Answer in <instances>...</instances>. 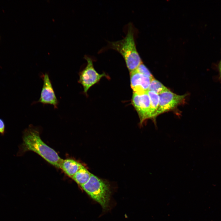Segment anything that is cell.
Masks as SVG:
<instances>
[{"label":"cell","mask_w":221,"mask_h":221,"mask_svg":"<svg viewBox=\"0 0 221 221\" xmlns=\"http://www.w3.org/2000/svg\"><path fill=\"white\" fill-rule=\"evenodd\" d=\"M22 143L19 146L17 156L22 155L26 151H33L55 167L59 168L62 159L56 152L48 146L41 139L39 131L32 126L23 132Z\"/></svg>","instance_id":"obj_1"},{"label":"cell","mask_w":221,"mask_h":221,"mask_svg":"<svg viewBox=\"0 0 221 221\" xmlns=\"http://www.w3.org/2000/svg\"><path fill=\"white\" fill-rule=\"evenodd\" d=\"M110 46L121 55L130 72L136 70L142 63L136 49L133 28L131 25L128 26L125 37L121 40L110 42Z\"/></svg>","instance_id":"obj_2"},{"label":"cell","mask_w":221,"mask_h":221,"mask_svg":"<svg viewBox=\"0 0 221 221\" xmlns=\"http://www.w3.org/2000/svg\"><path fill=\"white\" fill-rule=\"evenodd\" d=\"M81 187L91 198L101 205L103 209L108 208L111 191L107 182L92 174L87 182Z\"/></svg>","instance_id":"obj_3"},{"label":"cell","mask_w":221,"mask_h":221,"mask_svg":"<svg viewBox=\"0 0 221 221\" xmlns=\"http://www.w3.org/2000/svg\"><path fill=\"white\" fill-rule=\"evenodd\" d=\"M87 61L85 68L79 73L78 83L83 87V93L86 95L89 89L93 85L98 83L103 77L108 78L105 73H98L95 69L91 59L87 56L85 57Z\"/></svg>","instance_id":"obj_4"},{"label":"cell","mask_w":221,"mask_h":221,"mask_svg":"<svg viewBox=\"0 0 221 221\" xmlns=\"http://www.w3.org/2000/svg\"><path fill=\"white\" fill-rule=\"evenodd\" d=\"M159 102L158 107L154 115L155 120L159 115L174 109L184 103L186 94L179 95L171 91L169 89L159 95Z\"/></svg>","instance_id":"obj_5"},{"label":"cell","mask_w":221,"mask_h":221,"mask_svg":"<svg viewBox=\"0 0 221 221\" xmlns=\"http://www.w3.org/2000/svg\"><path fill=\"white\" fill-rule=\"evenodd\" d=\"M131 103L138 114L140 125L147 119H151L150 100L147 92L141 95L133 93Z\"/></svg>","instance_id":"obj_6"},{"label":"cell","mask_w":221,"mask_h":221,"mask_svg":"<svg viewBox=\"0 0 221 221\" xmlns=\"http://www.w3.org/2000/svg\"><path fill=\"white\" fill-rule=\"evenodd\" d=\"M42 78L43 84L39 99L36 103H39L43 104H50L57 108L59 102L56 96L51 81L47 73L42 74Z\"/></svg>","instance_id":"obj_7"},{"label":"cell","mask_w":221,"mask_h":221,"mask_svg":"<svg viewBox=\"0 0 221 221\" xmlns=\"http://www.w3.org/2000/svg\"><path fill=\"white\" fill-rule=\"evenodd\" d=\"M130 86L133 93L142 95L146 93L152 79L135 70L130 72Z\"/></svg>","instance_id":"obj_8"},{"label":"cell","mask_w":221,"mask_h":221,"mask_svg":"<svg viewBox=\"0 0 221 221\" xmlns=\"http://www.w3.org/2000/svg\"><path fill=\"white\" fill-rule=\"evenodd\" d=\"M83 165L73 159L62 160L60 168L69 177L72 178Z\"/></svg>","instance_id":"obj_9"},{"label":"cell","mask_w":221,"mask_h":221,"mask_svg":"<svg viewBox=\"0 0 221 221\" xmlns=\"http://www.w3.org/2000/svg\"><path fill=\"white\" fill-rule=\"evenodd\" d=\"M91 175L92 174L82 165L72 178L81 186L87 182Z\"/></svg>","instance_id":"obj_10"},{"label":"cell","mask_w":221,"mask_h":221,"mask_svg":"<svg viewBox=\"0 0 221 221\" xmlns=\"http://www.w3.org/2000/svg\"><path fill=\"white\" fill-rule=\"evenodd\" d=\"M147 93L149 98L151 107V119L155 122L154 115L157 112L159 102V96L154 91L148 90Z\"/></svg>","instance_id":"obj_11"},{"label":"cell","mask_w":221,"mask_h":221,"mask_svg":"<svg viewBox=\"0 0 221 221\" xmlns=\"http://www.w3.org/2000/svg\"><path fill=\"white\" fill-rule=\"evenodd\" d=\"M162 83L154 78L151 80L148 90L155 92L158 95L168 90Z\"/></svg>","instance_id":"obj_12"},{"label":"cell","mask_w":221,"mask_h":221,"mask_svg":"<svg viewBox=\"0 0 221 221\" xmlns=\"http://www.w3.org/2000/svg\"><path fill=\"white\" fill-rule=\"evenodd\" d=\"M135 70L138 72L149 77L152 79L154 78L153 76L149 71L142 63L138 66Z\"/></svg>","instance_id":"obj_13"},{"label":"cell","mask_w":221,"mask_h":221,"mask_svg":"<svg viewBox=\"0 0 221 221\" xmlns=\"http://www.w3.org/2000/svg\"><path fill=\"white\" fill-rule=\"evenodd\" d=\"M5 132L6 127L5 122L2 119L0 118V135L3 136Z\"/></svg>","instance_id":"obj_14"},{"label":"cell","mask_w":221,"mask_h":221,"mask_svg":"<svg viewBox=\"0 0 221 221\" xmlns=\"http://www.w3.org/2000/svg\"><path fill=\"white\" fill-rule=\"evenodd\" d=\"M218 70L219 72V79L221 80V60L218 64Z\"/></svg>","instance_id":"obj_15"}]
</instances>
